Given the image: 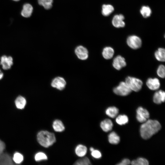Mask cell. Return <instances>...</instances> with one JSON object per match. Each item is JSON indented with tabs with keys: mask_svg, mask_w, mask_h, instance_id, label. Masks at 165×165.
I'll list each match as a JSON object with an SVG mask.
<instances>
[{
	"mask_svg": "<svg viewBox=\"0 0 165 165\" xmlns=\"http://www.w3.org/2000/svg\"><path fill=\"white\" fill-rule=\"evenodd\" d=\"M12 160L15 163L20 164L23 161L24 157L21 153L18 152H16L14 153Z\"/></svg>",
	"mask_w": 165,
	"mask_h": 165,
	"instance_id": "f1b7e54d",
	"label": "cell"
},
{
	"mask_svg": "<svg viewBox=\"0 0 165 165\" xmlns=\"http://www.w3.org/2000/svg\"><path fill=\"white\" fill-rule=\"evenodd\" d=\"M119 112L118 109L115 107H111L108 108L106 111V114L112 118L115 117Z\"/></svg>",
	"mask_w": 165,
	"mask_h": 165,
	"instance_id": "cb8c5ba5",
	"label": "cell"
},
{
	"mask_svg": "<svg viewBox=\"0 0 165 165\" xmlns=\"http://www.w3.org/2000/svg\"><path fill=\"white\" fill-rule=\"evenodd\" d=\"M161 128V125L158 121L151 119L147 120L141 126V136L145 139H149L157 133Z\"/></svg>",
	"mask_w": 165,
	"mask_h": 165,
	"instance_id": "6da1fadb",
	"label": "cell"
},
{
	"mask_svg": "<svg viewBox=\"0 0 165 165\" xmlns=\"http://www.w3.org/2000/svg\"><path fill=\"white\" fill-rule=\"evenodd\" d=\"M75 53L78 58L81 60H86L88 57L87 50L82 46H78L75 48Z\"/></svg>",
	"mask_w": 165,
	"mask_h": 165,
	"instance_id": "9c48e42d",
	"label": "cell"
},
{
	"mask_svg": "<svg viewBox=\"0 0 165 165\" xmlns=\"http://www.w3.org/2000/svg\"><path fill=\"white\" fill-rule=\"evenodd\" d=\"M125 82L131 90L135 92L139 91L143 84L142 81L140 79L130 76L126 78Z\"/></svg>",
	"mask_w": 165,
	"mask_h": 165,
	"instance_id": "3957f363",
	"label": "cell"
},
{
	"mask_svg": "<svg viewBox=\"0 0 165 165\" xmlns=\"http://www.w3.org/2000/svg\"><path fill=\"white\" fill-rule=\"evenodd\" d=\"M94 149L93 147H90V150L91 152L93 151Z\"/></svg>",
	"mask_w": 165,
	"mask_h": 165,
	"instance_id": "8d00e7d4",
	"label": "cell"
},
{
	"mask_svg": "<svg viewBox=\"0 0 165 165\" xmlns=\"http://www.w3.org/2000/svg\"><path fill=\"white\" fill-rule=\"evenodd\" d=\"M130 160L127 159L123 160L121 162L117 164L118 165H127L130 164Z\"/></svg>",
	"mask_w": 165,
	"mask_h": 165,
	"instance_id": "836d02e7",
	"label": "cell"
},
{
	"mask_svg": "<svg viewBox=\"0 0 165 165\" xmlns=\"http://www.w3.org/2000/svg\"><path fill=\"white\" fill-rule=\"evenodd\" d=\"M38 4L46 9H51L52 6L53 0H38Z\"/></svg>",
	"mask_w": 165,
	"mask_h": 165,
	"instance_id": "d4e9b609",
	"label": "cell"
},
{
	"mask_svg": "<svg viewBox=\"0 0 165 165\" xmlns=\"http://www.w3.org/2000/svg\"><path fill=\"white\" fill-rule=\"evenodd\" d=\"M3 73L0 69V80L2 79L3 77Z\"/></svg>",
	"mask_w": 165,
	"mask_h": 165,
	"instance_id": "d590c367",
	"label": "cell"
},
{
	"mask_svg": "<svg viewBox=\"0 0 165 165\" xmlns=\"http://www.w3.org/2000/svg\"><path fill=\"white\" fill-rule=\"evenodd\" d=\"M53 127L54 130L58 132H62L65 129L64 126L62 121L58 119L54 121L53 123Z\"/></svg>",
	"mask_w": 165,
	"mask_h": 165,
	"instance_id": "7402d4cb",
	"label": "cell"
},
{
	"mask_svg": "<svg viewBox=\"0 0 165 165\" xmlns=\"http://www.w3.org/2000/svg\"><path fill=\"white\" fill-rule=\"evenodd\" d=\"M124 19V16L122 14L115 15L113 18L112 24L116 28L123 27L125 26V23L123 21Z\"/></svg>",
	"mask_w": 165,
	"mask_h": 165,
	"instance_id": "8fae6325",
	"label": "cell"
},
{
	"mask_svg": "<svg viewBox=\"0 0 165 165\" xmlns=\"http://www.w3.org/2000/svg\"><path fill=\"white\" fill-rule=\"evenodd\" d=\"M66 82L64 78L57 77L54 78L51 83V86L59 90H62L65 87Z\"/></svg>",
	"mask_w": 165,
	"mask_h": 165,
	"instance_id": "ba28073f",
	"label": "cell"
},
{
	"mask_svg": "<svg viewBox=\"0 0 165 165\" xmlns=\"http://www.w3.org/2000/svg\"><path fill=\"white\" fill-rule=\"evenodd\" d=\"M35 159L36 161H39L47 159V157L44 153L39 152L37 153L35 156Z\"/></svg>",
	"mask_w": 165,
	"mask_h": 165,
	"instance_id": "4dcf8cb0",
	"label": "cell"
},
{
	"mask_svg": "<svg viewBox=\"0 0 165 165\" xmlns=\"http://www.w3.org/2000/svg\"><path fill=\"white\" fill-rule=\"evenodd\" d=\"M38 143L44 147L47 148L53 145L56 141L54 134L47 131H39L37 135Z\"/></svg>",
	"mask_w": 165,
	"mask_h": 165,
	"instance_id": "7a4b0ae2",
	"label": "cell"
},
{
	"mask_svg": "<svg viewBox=\"0 0 165 165\" xmlns=\"http://www.w3.org/2000/svg\"><path fill=\"white\" fill-rule=\"evenodd\" d=\"M114 10V8L111 5L104 4L102 6V14L105 16L110 15Z\"/></svg>",
	"mask_w": 165,
	"mask_h": 165,
	"instance_id": "ffe728a7",
	"label": "cell"
},
{
	"mask_svg": "<svg viewBox=\"0 0 165 165\" xmlns=\"http://www.w3.org/2000/svg\"><path fill=\"white\" fill-rule=\"evenodd\" d=\"M128 119L126 115H119L116 119V123L120 125L125 124L128 123Z\"/></svg>",
	"mask_w": 165,
	"mask_h": 165,
	"instance_id": "4316f807",
	"label": "cell"
},
{
	"mask_svg": "<svg viewBox=\"0 0 165 165\" xmlns=\"http://www.w3.org/2000/svg\"><path fill=\"white\" fill-rule=\"evenodd\" d=\"M165 99V92L160 90L156 92L153 96L154 102L157 104H160L162 102H164Z\"/></svg>",
	"mask_w": 165,
	"mask_h": 165,
	"instance_id": "5bb4252c",
	"label": "cell"
},
{
	"mask_svg": "<svg viewBox=\"0 0 165 165\" xmlns=\"http://www.w3.org/2000/svg\"><path fill=\"white\" fill-rule=\"evenodd\" d=\"M12 158L8 153L3 152L0 154V165L13 164Z\"/></svg>",
	"mask_w": 165,
	"mask_h": 165,
	"instance_id": "7c38bea8",
	"label": "cell"
},
{
	"mask_svg": "<svg viewBox=\"0 0 165 165\" xmlns=\"http://www.w3.org/2000/svg\"><path fill=\"white\" fill-rule=\"evenodd\" d=\"M132 90L125 82H121L119 85L113 89L114 92L118 95L125 96L129 94Z\"/></svg>",
	"mask_w": 165,
	"mask_h": 165,
	"instance_id": "277c9868",
	"label": "cell"
},
{
	"mask_svg": "<svg viewBox=\"0 0 165 165\" xmlns=\"http://www.w3.org/2000/svg\"><path fill=\"white\" fill-rule=\"evenodd\" d=\"M5 148L6 145L5 143L0 140V154L4 152Z\"/></svg>",
	"mask_w": 165,
	"mask_h": 165,
	"instance_id": "e575fe53",
	"label": "cell"
},
{
	"mask_svg": "<svg viewBox=\"0 0 165 165\" xmlns=\"http://www.w3.org/2000/svg\"><path fill=\"white\" fill-rule=\"evenodd\" d=\"M113 126L112 121L109 119H106L102 121L100 124V126L102 130L105 132H107L112 130Z\"/></svg>",
	"mask_w": 165,
	"mask_h": 165,
	"instance_id": "2e32d148",
	"label": "cell"
},
{
	"mask_svg": "<svg viewBox=\"0 0 165 165\" xmlns=\"http://www.w3.org/2000/svg\"><path fill=\"white\" fill-rule=\"evenodd\" d=\"M156 59L160 61H164L165 60V50L164 48H160L155 53Z\"/></svg>",
	"mask_w": 165,
	"mask_h": 165,
	"instance_id": "44dd1931",
	"label": "cell"
},
{
	"mask_svg": "<svg viewBox=\"0 0 165 165\" xmlns=\"http://www.w3.org/2000/svg\"><path fill=\"white\" fill-rule=\"evenodd\" d=\"M112 65L116 69L120 70L126 66V63L124 57L120 55H118L114 59Z\"/></svg>",
	"mask_w": 165,
	"mask_h": 165,
	"instance_id": "30bf717a",
	"label": "cell"
},
{
	"mask_svg": "<svg viewBox=\"0 0 165 165\" xmlns=\"http://www.w3.org/2000/svg\"><path fill=\"white\" fill-rule=\"evenodd\" d=\"M127 43L131 48L136 49L139 48L141 45V39L138 36L133 35L128 37L127 39Z\"/></svg>",
	"mask_w": 165,
	"mask_h": 165,
	"instance_id": "5b68a950",
	"label": "cell"
},
{
	"mask_svg": "<svg viewBox=\"0 0 165 165\" xmlns=\"http://www.w3.org/2000/svg\"><path fill=\"white\" fill-rule=\"evenodd\" d=\"M131 164L133 165H148L149 163L148 162L146 159L143 158H139L132 161Z\"/></svg>",
	"mask_w": 165,
	"mask_h": 165,
	"instance_id": "83f0119b",
	"label": "cell"
},
{
	"mask_svg": "<svg viewBox=\"0 0 165 165\" xmlns=\"http://www.w3.org/2000/svg\"><path fill=\"white\" fill-rule=\"evenodd\" d=\"M13 0L15 1H18L19 0Z\"/></svg>",
	"mask_w": 165,
	"mask_h": 165,
	"instance_id": "74e56055",
	"label": "cell"
},
{
	"mask_svg": "<svg viewBox=\"0 0 165 165\" xmlns=\"http://www.w3.org/2000/svg\"><path fill=\"white\" fill-rule=\"evenodd\" d=\"M87 151L86 147L82 145H78L75 149L76 155L80 157L84 156L86 154Z\"/></svg>",
	"mask_w": 165,
	"mask_h": 165,
	"instance_id": "d6986e66",
	"label": "cell"
},
{
	"mask_svg": "<svg viewBox=\"0 0 165 165\" xmlns=\"http://www.w3.org/2000/svg\"><path fill=\"white\" fill-rule=\"evenodd\" d=\"M149 117L148 111L141 107H138L137 110L136 118L140 123L145 122Z\"/></svg>",
	"mask_w": 165,
	"mask_h": 165,
	"instance_id": "8992f818",
	"label": "cell"
},
{
	"mask_svg": "<svg viewBox=\"0 0 165 165\" xmlns=\"http://www.w3.org/2000/svg\"><path fill=\"white\" fill-rule=\"evenodd\" d=\"M146 85L150 90H155L158 89L160 87V83L159 80L156 78H150L146 82Z\"/></svg>",
	"mask_w": 165,
	"mask_h": 165,
	"instance_id": "4fadbf2b",
	"label": "cell"
},
{
	"mask_svg": "<svg viewBox=\"0 0 165 165\" xmlns=\"http://www.w3.org/2000/svg\"><path fill=\"white\" fill-rule=\"evenodd\" d=\"M157 73L158 75L161 78H164L165 75V68L164 66L163 65H160L158 67Z\"/></svg>",
	"mask_w": 165,
	"mask_h": 165,
	"instance_id": "1f68e13d",
	"label": "cell"
},
{
	"mask_svg": "<svg viewBox=\"0 0 165 165\" xmlns=\"http://www.w3.org/2000/svg\"><path fill=\"white\" fill-rule=\"evenodd\" d=\"M140 12L142 16L145 18L149 17L151 15L152 11L148 6H142L140 10Z\"/></svg>",
	"mask_w": 165,
	"mask_h": 165,
	"instance_id": "484cf974",
	"label": "cell"
},
{
	"mask_svg": "<svg viewBox=\"0 0 165 165\" xmlns=\"http://www.w3.org/2000/svg\"><path fill=\"white\" fill-rule=\"evenodd\" d=\"M33 10L32 6L29 3L24 5L21 12L22 16L25 17H28L31 15Z\"/></svg>",
	"mask_w": 165,
	"mask_h": 165,
	"instance_id": "9a60e30c",
	"label": "cell"
},
{
	"mask_svg": "<svg viewBox=\"0 0 165 165\" xmlns=\"http://www.w3.org/2000/svg\"><path fill=\"white\" fill-rule=\"evenodd\" d=\"M15 104L16 107L19 109H23L25 107L26 104L25 98L21 96H18L15 101Z\"/></svg>",
	"mask_w": 165,
	"mask_h": 165,
	"instance_id": "e0dca14e",
	"label": "cell"
},
{
	"mask_svg": "<svg viewBox=\"0 0 165 165\" xmlns=\"http://www.w3.org/2000/svg\"><path fill=\"white\" fill-rule=\"evenodd\" d=\"M91 155L93 157L97 159L100 158L101 156V152L97 150L94 149L91 152Z\"/></svg>",
	"mask_w": 165,
	"mask_h": 165,
	"instance_id": "d6a6232c",
	"label": "cell"
},
{
	"mask_svg": "<svg viewBox=\"0 0 165 165\" xmlns=\"http://www.w3.org/2000/svg\"><path fill=\"white\" fill-rule=\"evenodd\" d=\"M114 54L113 49L110 47H106L104 48L102 52V54L104 58L106 59L111 58Z\"/></svg>",
	"mask_w": 165,
	"mask_h": 165,
	"instance_id": "ac0fdd59",
	"label": "cell"
},
{
	"mask_svg": "<svg viewBox=\"0 0 165 165\" xmlns=\"http://www.w3.org/2000/svg\"><path fill=\"white\" fill-rule=\"evenodd\" d=\"M108 139L109 143L111 144H117L120 141L119 137L114 132H112L109 134Z\"/></svg>",
	"mask_w": 165,
	"mask_h": 165,
	"instance_id": "603a6c76",
	"label": "cell"
},
{
	"mask_svg": "<svg viewBox=\"0 0 165 165\" xmlns=\"http://www.w3.org/2000/svg\"><path fill=\"white\" fill-rule=\"evenodd\" d=\"M75 165H89L91 164L89 159L87 157H85L79 159L74 164Z\"/></svg>",
	"mask_w": 165,
	"mask_h": 165,
	"instance_id": "f546056e",
	"label": "cell"
},
{
	"mask_svg": "<svg viewBox=\"0 0 165 165\" xmlns=\"http://www.w3.org/2000/svg\"><path fill=\"white\" fill-rule=\"evenodd\" d=\"M0 64L3 69H9L13 64V58L10 56H7L3 55L0 58Z\"/></svg>",
	"mask_w": 165,
	"mask_h": 165,
	"instance_id": "52a82bcc",
	"label": "cell"
}]
</instances>
